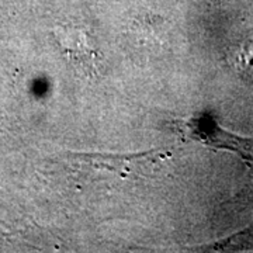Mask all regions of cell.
I'll return each mask as SVG.
<instances>
[{
	"label": "cell",
	"instance_id": "2",
	"mask_svg": "<svg viewBox=\"0 0 253 253\" xmlns=\"http://www.w3.org/2000/svg\"><path fill=\"white\" fill-rule=\"evenodd\" d=\"M232 63L236 73L253 84V38L246 40L236 48L232 55Z\"/></svg>",
	"mask_w": 253,
	"mask_h": 253
},
{
	"label": "cell",
	"instance_id": "1",
	"mask_svg": "<svg viewBox=\"0 0 253 253\" xmlns=\"http://www.w3.org/2000/svg\"><path fill=\"white\" fill-rule=\"evenodd\" d=\"M179 135L208 148L236 154L248 166L253 168V138L236 135L221 126L210 114H199L177 124Z\"/></svg>",
	"mask_w": 253,
	"mask_h": 253
}]
</instances>
